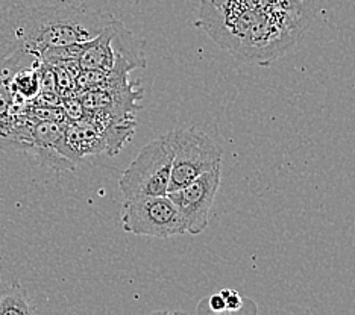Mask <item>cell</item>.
Returning <instances> with one entry per match:
<instances>
[{"label": "cell", "mask_w": 355, "mask_h": 315, "mask_svg": "<svg viewBox=\"0 0 355 315\" xmlns=\"http://www.w3.org/2000/svg\"><path fill=\"white\" fill-rule=\"evenodd\" d=\"M116 17L69 3L14 6L0 24V55L26 52L37 56L58 47L92 42Z\"/></svg>", "instance_id": "1"}, {"label": "cell", "mask_w": 355, "mask_h": 315, "mask_svg": "<svg viewBox=\"0 0 355 315\" xmlns=\"http://www.w3.org/2000/svg\"><path fill=\"white\" fill-rule=\"evenodd\" d=\"M78 64L83 71L128 75L134 69L146 67L144 42L116 19L92 42L84 43Z\"/></svg>", "instance_id": "2"}, {"label": "cell", "mask_w": 355, "mask_h": 315, "mask_svg": "<svg viewBox=\"0 0 355 315\" xmlns=\"http://www.w3.org/2000/svg\"><path fill=\"white\" fill-rule=\"evenodd\" d=\"M172 159L168 132L143 145L119 181L125 200L143 196H166L171 183Z\"/></svg>", "instance_id": "3"}, {"label": "cell", "mask_w": 355, "mask_h": 315, "mask_svg": "<svg viewBox=\"0 0 355 315\" xmlns=\"http://www.w3.org/2000/svg\"><path fill=\"white\" fill-rule=\"evenodd\" d=\"M168 135L173 155L168 191L182 188L195 177L222 164L223 149L208 134L196 127H184Z\"/></svg>", "instance_id": "4"}, {"label": "cell", "mask_w": 355, "mask_h": 315, "mask_svg": "<svg viewBox=\"0 0 355 315\" xmlns=\"http://www.w3.org/2000/svg\"><path fill=\"white\" fill-rule=\"evenodd\" d=\"M122 224L125 232L141 237L172 238L187 233L181 213L167 194L125 200Z\"/></svg>", "instance_id": "5"}, {"label": "cell", "mask_w": 355, "mask_h": 315, "mask_svg": "<svg viewBox=\"0 0 355 315\" xmlns=\"http://www.w3.org/2000/svg\"><path fill=\"white\" fill-rule=\"evenodd\" d=\"M38 60L26 52L0 55V147L29 149L32 121L23 117L25 99L12 91L11 79L23 64Z\"/></svg>", "instance_id": "6"}, {"label": "cell", "mask_w": 355, "mask_h": 315, "mask_svg": "<svg viewBox=\"0 0 355 315\" xmlns=\"http://www.w3.org/2000/svg\"><path fill=\"white\" fill-rule=\"evenodd\" d=\"M220 177L222 164L195 177L182 188L167 192L178 211L181 213L190 235H198L207 229L209 211H211L217 190H219Z\"/></svg>", "instance_id": "7"}, {"label": "cell", "mask_w": 355, "mask_h": 315, "mask_svg": "<svg viewBox=\"0 0 355 315\" xmlns=\"http://www.w3.org/2000/svg\"><path fill=\"white\" fill-rule=\"evenodd\" d=\"M67 125L56 120H40L32 123L29 140L31 147L37 152L44 164L56 170H73L75 163L64 155V138Z\"/></svg>", "instance_id": "8"}, {"label": "cell", "mask_w": 355, "mask_h": 315, "mask_svg": "<svg viewBox=\"0 0 355 315\" xmlns=\"http://www.w3.org/2000/svg\"><path fill=\"white\" fill-rule=\"evenodd\" d=\"M199 11H297L316 14L314 0H202Z\"/></svg>", "instance_id": "9"}, {"label": "cell", "mask_w": 355, "mask_h": 315, "mask_svg": "<svg viewBox=\"0 0 355 315\" xmlns=\"http://www.w3.org/2000/svg\"><path fill=\"white\" fill-rule=\"evenodd\" d=\"M29 302L26 297V291L19 287L17 282H14L5 289H0V315L5 314H31Z\"/></svg>", "instance_id": "10"}, {"label": "cell", "mask_w": 355, "mask_h": 315, "mask_svg": "<svg viewBox=\"0 0 355 315\" xmlns=\"http://www.w3.org/2000/svg\"><path fill=\"white\" fill-rule=\"evenodd\" d=\"M220 296L225 298V306H227V312H237L243 306V298L232 289H222Z\"/></svg>", "instance_id": "11"}, {"label": "cell", "mask_w": 355, "mask_h": 315, "mask_svg": "<svg viewBox=\"0 0 355 315\" xmlns=\"http://www.w3.org/2000/svg\"><path fill=\"white\" fill-rule=\"evenodd\" d=\"M208 311L211 312H227V306H225V298L219 294H214L208 298Z\"/></svg>", "instance_id": "12"}]
</instances>
